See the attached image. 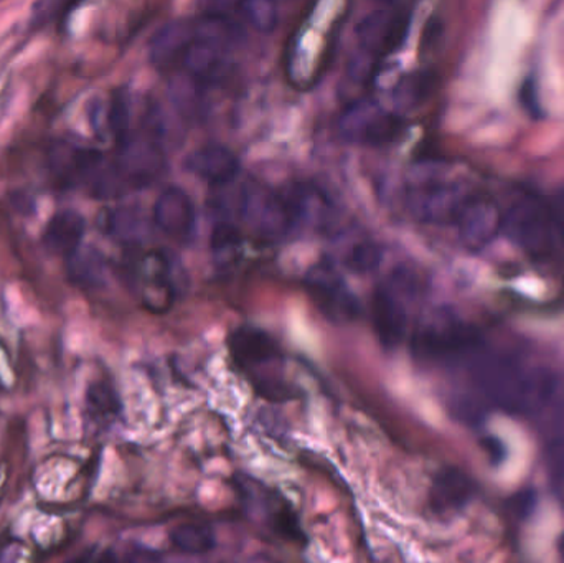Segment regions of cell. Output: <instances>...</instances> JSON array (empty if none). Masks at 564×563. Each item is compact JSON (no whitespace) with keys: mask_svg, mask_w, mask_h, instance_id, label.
Here are the masks:
<instances>
[{"mask_svg":"<svg viewBox=\"0 0 564 563\" xmlns=\"http://www.w3.org/2000/svg\"><path fill=\"white\" fill-rule=\"evenodd\" d=\"M129 278L138 290L145 310L162 314L174 304L177 288L172 278V264L162 250H151L129 263Z\"/></svg>","mask_w":564,"mask_h":563,"instance_id":"4fadbf2b","label":"cell"},{"mask_svg":"<svg viewBox=\"0 0 564 563\" xmlns=\"http://www.w3.org/2000/svg\"><path fill=\"white\" fill-rule=\"evenodd\" d=\"M227 346L231 362L253 383L258 396L274 402L291 397V389L270 373V369L281 362L282 353L267 331L245 324L231 331Z\"/></svg>","mask_w":564,"mask_h":563,"instance_id":"3957f363","label":"cell"},{"mask_svg":"<svg viewBox=\"0 0 564 563\" xmlns=\"http://www.w3.org/2000/svg\"><path fill=\"white\" fill-rule=\"evenodd\" d=\"M99 227L112 240L119 241V243L131 245V247L141 243L145 231H148L141 212L132 207L106 210L101 215Z\"/></svg>","mask_w":564,"mask_h":563,"instance_id":"7402d4cb","label":"cell"},{"mask_svg":"<svg viewBox=\"0 0 564 563\" xmlns=\"http://www.w3.org/2000/svg\"><path fill=\"white\" fill-rule=\"evenodd\" d=\"M337 126L345 141L380 148L400 138L404 119L371 99H357L344 109Z\"/></svg>","mask_w":564,"mask_h":563,"instance_id":"7c38bea8","label":"cell"},{"mask_svg":"<svg viewBox=\"0 0 564 563\" xmlns=\"http://www.w3.org/2000/svg\"><path fill=\"white\" fill-rule=\"evenodd\" d=\"M243 237L240 228L230 221H217L212 228L210 247L215 253H228L240 247Z\"/></svg>","mask_w":564,"mask_h":563,"instance_id":"f1b7e54d","label":"cell"},{"mask_svg":"<svg viewBox=\"0 0 564 563\" xmlns=\"http://www.w3.org/2000/svg\"><path fill=\"white\" fill-rule=\"evenodd\" d=\"M240 217L257 237L267 241H281L295 228L282 192L260 182H248L241 188Z\"/></svg>","mask_w":564,"mask_h":563,"instance_id":"9c48e42d","label":"cell"},{"mask_svg":"<svg viewBox=\"0 0 564 563\" xmlns=\"http://www.w3.org/2000/svg\"><path fill=\"white\" fill-rule=\"evenodd\" d=\"M502 234L527 253L543 257L555 245V215L536 195H520L502 212Z\"/></svg>","mask_w":564,"mask_h":563,"instance_id":"8992f818","label":"cell"},{"mask_svg":"<svg viewBox=\"0 0 564 563\" xmlns=\"http://www.w3.org/2000/svg\"><path fill=\"white\" fill-rule=\"evenodd\" d=\"M192 35H194V19H178L165 23L151 40L152 65L162 72L175 69Z\"/></svg>","mask_w":564,"mask_h":563,"instance_id":"ffe728a7","label":"cell"},{"mask_svg":"<svg viewBox=\"0 0 564 563\" xmlns=\"http://www.w3.org/2000/svg\"><path fill=\"white\" fill-rule=\"evenodd\" d=\"M484 448H486L487 455L492 458V462L496 465L503 462L506 458V448H503L502 442L500 440L494 439V436H489V439L484 440Z\"/></svg>","mask_w":564,"mask_h":563,"instance_id":"4dcf8cb0","label":"cell"},{"mask_svg":"<svg viewBox=\"0 0 564 563\" xmlns=\"http://www.w3.org/2000/svg\"><path fill=\"white\" fill-rule=\"evenodd\" d=\"M381 258H383V251L378 245L364 241L351 248L347 257V267L355 273H370L380 267Z\"/></svg>","mask_w":564,"mask_h":563,"instance_id":"83f0119b","label":"cell"},{"mask_svg":"<svg viewBox=\"0 0 564 563\" xmlns=\"http://www.w3.org/2000/svg\"><path fill=\"white\" fill-rule=\"evenodd\" d=\"M546 473H549L550 486L553 495L564 508V439L555 436L549 443L545 453Z\"/></svg>","mask_w":564,"mask_h":563,"instance_id":"4316f807","label":"cell"},{"mask_svg":"<svg viewBox=\"0 0 564 563\" xmlns=\"http://www.w3.org/2000/svg\"><path fill=\"white\" fill-rule=\"evenodd\" d=\"M155 227L178 243H188L197 228V212L187 192L167 187L161 192L152 210Z\"/></svg>","mask_w":564,"mask_h":563,"instance_id":"2e32d148","label":"cell"},{"mask_svg":"<svg viewBox=\"0 0 564 563\" xmlns=\"http://www.w3.org/2000/svg\"><path fill=\"white\" fill-rule=\"evenodd\" d=\"M165 169V151L154 128L132 131L115 144V155L109 158L111 174L119 197L154 184Z\"/></svg>","mask_w":564,"mask_h":563,"instance_id":"277c9868","label":"cell"},{"mask_svg":"<svg viewBox=\"0 0 564 563\" xmlns=\"http://www.w3.org/2000/svg\"><path fill=\"white\" fill-rule=\"evenodd\" d=\"M414 296V278L403 268L375 288L371 296V323L384 349L400 346L408 329V297Z\"/></svg>","mask_w":564,"mask_h":563,"instance_id":"ba28073f","label":"cell"},{"mask_svg":"<svg viewBox=\"0 0 564 563\" xmlns=\"http://www.w3.org/2000/svg\"><path fill=\"white\" fill-rule=\"evenodd\" d=\"M85 403L86 415L99 429L112 425L121 416V399L109 380H93L86 389Z\"/></svg>","mask_w":564,"mask_h":563,"instance_id":"44dd1931","label":"cell"},{"mask_svg":"<svg viewBox=\"0 0 564 563\" xmlns=\"http://www.w3.org/2000/svg\"><path fill=\"white\" fill-rule=\"evenodd\" d=\"M413 10L410 6L390 3L365 15L357 26V46L347 63L348 78L371 85L388 56L406 42Z\"/></svg>","mask_w":564,"mask_h":563,"instance_id":"7a4b0ae2","label":"cell"},{"mask_svg":"<svg viewBox=\"0 0 564 563\" xmlns=\"http://www.w3.org/2000/svg\"><path fill=\"white\" fill-rule=\"evenodd\" d=\"M436 85V76L433 72L421 69V72L408 73L393 88V101L400 109H413L423 105L427 96L433 93Z\"/></svg>","mask_w":564,"mask_h":563,"instance_id":"cb8c5ba5","label":"cell"},{"mask_svg":"<svg viewBox=\"0 0 564 563\" xmlns=\"http://www.w3.org/2000/svg\"><path fill=\"white\" fill-rule=\"evenodd\" d=\"M66 277L69 283L75 286L95 288L101 284L105 278V260L95 248L85 247L83 245L78 251L65 260Z\"/></svg>","mask_w":564,"mask_h":563,"instance_id":"603a6c76","label":"cell"},{"mask_svg":"<svg viewBox=\"0 0 564 563\" xmlns=\"http://www.w3.org/2000/svg\"><path fill=\"white\" fill-rule=\"evenodd\" d=\"M473 195L467 185L433 175L408 187L406 208L423 224L454 225Z\"/></svg>","mask_w":564,"mask_h":563,"instance_id":"8fae6325","label":"cell"},{"mask_svg":"<svg viewBox=\"0 0 564 563\" xmlns=\"http://www.w3.org/2000/svg\"><path fill=\"white\" fill-rule=\"evenodd\" d=\"M281 192L291 208L295 227H307L317 234H332L337 230V207L318 185L295 182Z\"/></svg>","mask_w":564,"mask_h":563,"instance_id":"5bb4252c","label":"cell"},{"mask_svg":"<svg viewBox=\"0 0 564 563\" xmlns=\"http://www.w3.org/2000/svg\"><path fill=\"white\" fill-rule=\"evenodd\" d=\"M185 167L210 185H227L240 174V161L234 151L220 144H208L188 155Z\"/></svg>","mask_w":564,"mask_h":563,"instance_id":"e0dca14e","label":"cell"},{"mask_svg":"<svg viewBox=\"0 0 564 563\" xmlns=\"http://www.w3.org/2000/svg\"><path fill=\"white\" fill-rule=\"evenodd\" d=\"M477 402L510 416L563 419L562 380L549 370L527 369L513 357L480 349L466 364Z\"/></svg>","mask_w":564,"mask_h":563,"instance_id":"6da1fadb","label":"cell"},{"mask_svg":"<svg viewBox=\"0 0 564 563\" xmlns=\"http://www.w3.org/2000/svg\"><path fill=\"white\" fill-rule=\"evenodd\" d=\"M108 155L95 145L62 138L48 152V172L53 184L65 192L85 191L91 195L105 171Z\"/></svg>","mask_w":564,"mask_h":563,"instance_id":"52a82bcc","label":"cell"},{"mask_svg":"<svg viewBox=\"0 0 564 563\" xmlns=\"http://www.w3.org/2000/svg\"><path fill=\"white\" fill-rule=\"evenodd\" d=\"M411 347L423 362L449 367L466 364L484 349L482 339L473 326L444 314L421 324L413 334Z\"/></svg>","mask_w":564,"mask_h":563,"instance_id":"5b68a950","label":"cell"},{"mask_svg":"<svg viewBox=\"0 0 564 563\" xmlns=\"http://www.w3.org/2000/svg\"><path fill=\"white\" fill-rule=\"evenodd\" d=\"M476 486L457 468H444L434 476L430 489V508L436 515H453L473 501Z\"/></svg>","mask_w":564,"mask_h":563,"instance_id":"d6986e66","label":"cell"},{"mask_svg":"<svg viewBox=\"0 0 564 563\" xmlns=\"http://www.w3.org/2000/svg\"><path fill=\"white\" fill-rule=\"evenodd\" d=\"M304 286L314 306L330 323L341 326L360 317V301L328 258H322L308 268Z\"/></svg>","mask_w":564,"mask_h":563,"instance_id":"30bf717a","label":"cell"},{"mask_svg":"<svg viewBox=\"0 0 564 563\" xmlns=\"http://www.w3.org/2000/svg\"><path fill=\"white\" fill-rule=\"evenodd\" d=\"M86 235V218L73 208L58 210L46 221L42 234V245L55 257H72L83 247Z\"/></svg>","mask_w":564,"mask_h":563,"instance_id":"ac0fdd59","label":"cell"},{"mask_svg":"<svg viewBox=\"0 0 564 563\" xmlns=\"http://www.w3.org/2000/svg\"><path fill=\"white\" fill-rule=\"evenodd\" d=\"M460 243L479 251L502 234V210L492 198L474 194L454 221Z\"/></svg>","mask_w":564,"mask_h":563,"instance_id":"9a60e30c","label":"cell"},{"mask_svg":"<svg viewBox=\"0 0 564 563\" xmlns=\"http://www.w3.org/2000/svg\"><path fill=\"white\" fill-rule=\"evenodd\" d=\"M171 544L182 554L204 555L214 551L217 545L214 529L200 522H185L172 529Z\"/></svg>","mask_w":564,"mask_h":563,"instance_id":"d4e9b609","label":"cell"},{"mask_svg":"<svg viewBox=\"0 0 564 563\" xmlns=\"http://www.w3.org/2000/svg\"><path fill=\"white\" fill-rule=\"evenodd\" d=\"M535 491H532V489H523V491L513 495L510 509H512L513 515L519 516V518H529V516L532 515L533 509H535Z\"/></svg>","mask_w":564,"mask_h":563,"instance_id":"f546056e","label":"cell"},{"mask_svg":"<svg viewBox=\"0 0 564 563\" xmlns=\"http://www.w3.org/2000/svg\"><path fill=\"white\" fill-rule=\"evenodd\" d=\"M237 15H240L248 25L253 26L254 30L261 33H270L276 29L280 13H278L276 6L273 2H254L235 3Z\"/></svg>","mask_w":564,"mask_h":563,"instance_id":"484cf974","label":"cell"}]
</instances>
